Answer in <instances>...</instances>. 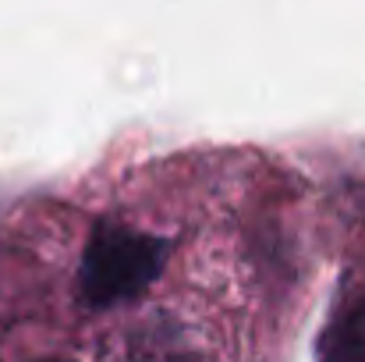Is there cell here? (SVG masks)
Instances as JSON below:
<instances>
[{"instance_id":"6da1fadb","label":"cell","mask_w":365,"mask_h":362,"mask_svg":"<svg viewBox=\"0 0 365 362\" xmlns=\"http://www.w3.org/2000/svg\"><path fill=\"white\" fill-rule=\"evenodd\" d=\"M170 241L118 221H100L78 263V298L89 309H110L138 298L167 266Z\"/></svg>"},{"instance_id":"7a4b0ae2","label":"cell","mask_w":365,"mask_h":362,"mask_svg":"<svg viewBox=\"0 0 365 362\" xmlns=\"http://www.w3.org/2000/svg\"><path fill=\"white\" fill-rule=\"evenodd\" d=\"M319 362H365V291L330 316L319 341Z\"/></svg>"},{"instance_id":"3957f363","label":"cell","mask_w":365,"mask_h":362,"mask_svg":"<svg viewBox=\"0 0 365 362\" xmlns=\"http://www.w3.org/2000/svg\"><path fill=\"white\" fill-rule=\"evenodd\" d=\"M36 362H68V359H36Z\"/></svg>"}]
</instances>
